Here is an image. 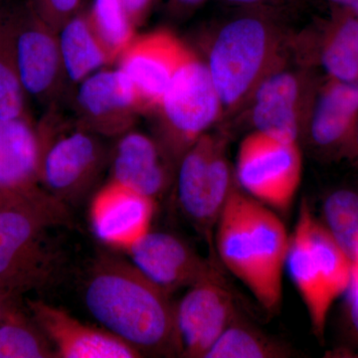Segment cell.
Listing matches in <instances>:
<instances>
[{
	"label": "cell",
	"mask_w": 358,
	"mask_h": 358,
	"mask_svg": "<svg viewBox=\"0 0 358 358\" xmlns=\"http://www.w3.org/2000/svg\"><path fill=\"white\" fill-rule=\"evenodd\" d=\"M15 305V301L0 291V322L6 317V313Z\"/></svg>",
	"instance_id": "cell-35"
},
{
	"label": "cell",
	"mask_w": 358,
	"mask_h": 358,
	"mask_svg": "<svg viewBox=\"0 0 358 358\" xmlns=\"http://www.w3.org/2000/svg\"><path fill=\"white\" fill-rule=\"evenodd\" d=\"M25 199H29V197L23 196V195L16 194V193L0 189V208H3V207L8 206V205L15 203V202Z\"/></svg>",
	"instance_id": "cell-34"
},
{
	"label": "cell",
	"mask_w": 358,
	"mask_h": 358,
	"mask_svg": "<svg viewBox=\"0 0 358 358\" xmlns=\"http://www.w3.org/2000/svg\"><path fill=\"white\" fill-rule=\"evenodd\" d=\"M56 357L50 341L14 305L0 322V358Z\"/></svg>",
	"instance_id": "cell-25"
},
{
	"label": "cell",
	"mask_w": 358,
	"mask_h": 358,
	"mask_svg": "<svg viewBox=\"0 0 358 358\" xmlns=\"http://www.w3.org/2000/svg\"><path fill=\"white\" fill-rule=\"evenodd\" d=\"M154 213L155 199L113 180L96 192L90 206L96 236L124 251L150 232Z\"/></svg>",
	"instance_id": "cell-19"
},
{
	"label": "cell",
	"mask_w": 358,
	"mask_h": 358,
	"mask_svg": "<svg viewBox=\"0 0 358 358\" xmlns=\"http://www.w3.org/2000/svg\"><path fill=\"white\" fill-rule=\"evenodd\" d=\"M90 24L110 62H117L136 35V26L121 0H93L87 10Z\"/></svg>",
	"instance_id": "cell-24"
},
{
	"label": "cell",
	"mask_w": 358,
	"mask_h": 358,
	"mask_svg": "<svg viewBox=\"0 0 358 358\" xmlns=\"http://www.w3.org/2000/svg\"><path fill=\"white\" fill-rule=\"evenodd\" d=\"M291 350L238 315L204 358H282Z\"/></svg>",
	"instance_id": "cell-23"
},
{
	"label": "cell",
	"mask_w": 358,
	"mask_h": 358,
	"mask_svg": "<svg viewBox=\"0 0 358 358\" xmlns=\"http://www.w3.org/2000/svg\"><path fill=\"white\" fill-rule=\"evenodd\" d=\"M176 181L183 213L209 239L237 185L227 157V138L209 131L200 136L178 162Z\"/></svg>",
	"instance_id": "cell-9"
},
{
	"label": "cell",
	"mask_w": 358,
	"mask_h": 358,
	"mask_svg": "<svg viewBox=\"0 0 358 358\" xmlns=\"http://www.w3.org/2000/svg\"><path fill=\"white\" fill-rule=\"evenodd\" d=\"M33 322L50 341L56 358H138L134 346L115 334L83 324L62 308L41 300H28Z\"/></svg>",
	"instance_id": "cell-18"
},
{
	"label": "cell",
	"mask_w": 358,
	"mask_h": 358,
	"mask_svg": "<svg viewBox=\"0 0 358 358\" xmlns=\"http://www.w3.org/2000/svg\"><path fill=\"white\" fill-rule=\"evenodd\" d=\"M289 241L278 212L235 185L214 228L216 253L270 315L281 308Z\"/></svg>",
	"instance_id": "cell-3"
},
{
	"label": "cell",
	"mask_w": 358,
	"mask_h": 358,
	"mask_svg": "<svg viewBox=\"0 0 358 358\" xmlns=\"http://www.w3.org/2000/svg\"><path fill=\"white\" fill-rule=\"evenodd\" d=\"M36 129L42 187L62 203L77 201L95 183L107 162L101 136L66 119L55 106L47 109Z\"/></svg>",
	"instance_id": "cell-7"
},
{
	"label": "cell",
	"mask_w": 358,
	"mask_h": 358,
	"mask_svg": "<svg viewBox=\"0 0 358 358\" xmlns=\"http://www.w3.org/2000/svg\"><path fill=\"white\" fill-rule=\"evenodd\" d=\"M348 312L350 326L358 338V278L352 277L348 289Z\"/></svg>",
	"instance_id": "cell-32"
},
{
	"label": "cell",
	"mask_w": 358,
	"mask_h": 358,
	"mask_svg": "<svg viewBox=\"0 0 358 358\" xmlns=\"http://www.w3.org/2000/svg\"><path fill=\"white\" fill-rule=\"evenodd\" d=\"M228 6L235 8H252V7H263V8L282 9L296 3L298 0H221Z\"/></svg>",
	"instance_id": "cell-31"
},
{
	"label": "cell",
	"mask_w": 358,
	"mask_h": 358,
	"mask_svg": "<svg viewBox=\"0 0 358 358\" xmlns=\"http://www.w3.org/2000/svg\"><path fill=\"white\" fill-rule=\"evenodd\" d=\"M350 155H355V157H357L358 159V124L357 131H355V141H353L352 152H350Z\"/></svg>",
	"instance_id": "cell-36"
},
{
	"label": "cell",
	"mask_w": 358,
	"mask_h": 358,
	"mask_svg": "<svg viewBox=\"0 0 358 358\" xmlns=\"http://www.w3.org/2000/svg\"><path fill=\"white\" fill-rule=\"evenodd\" d=\"M6 17L26 95L47 109L56 106L67 86L58 33L40 20L26 0L20 6H8Z\"/></svg>",
	"instance_id": "cell-11"
},
{
	"label": "cell",
	"mask_w": 358,
	"mask_h": 358,
	"mask_svg": "<svg viewBox=\"0 0 358 358\" xmlns=\"http://www.w3.org/2000/svg\"><path fill=\"white\" fill-rule=\"evenodd\" d=\"M8 6V0H0V15L3 13V11L6 10V7Z\"/></svg>",
	"instance_id": "cell-37"
},
{
	"label": "cell",
	"mask_w": 358,
	"mask_h": 358,
	"mask_svg": "<svg viewBox=\"0 0 358 358\" xmlns=\"http://www.w3.org/2000/svg\"><path fill=\"white\" fill-rule=\"evenodd\" d=\"M152 115L155 138L176 167L200 136L224 119L222 103L203 59L192 49Z\"/></svg>",
	"instance_id": "cell-6"
},
{
	"label": "cell",
	"mask_w": 358,
	"mask_h": 358,
	"mask_svg": "<svg viewBox=\"0 0 358 358\" xmlns=\"http://www.w3.org/2000/svg\"><path fill=\"white\" fill-rule=\"evenodd\" d=\"M292 56L298 64L315 68L324 77L358 80V17L333 9L327 20L293 33Z\"/></svg>",
	"instance_id": "cell-15"
},
{
	"label": "cell",
	"mask_w": 358,
	"mask_h": 358,
	"mask_svg": "<svg viewBox=\"0 0 358 358\" xmlns=\"http://www.w3.org/2000/svg\"><path fill=\"white\" fill-rule=\"evenodd\" d=\"M6 9L0 15V120L29 117L28 96L18 75L7 29Z\"/></svg>",
	"instance_id": "cell-27"
},
{
	"label": "cell",
	"mask_w": 358,
	"mask_h": 358,
	"mask_svg": "<svg viewBox=\"0 0 358 358\" xmlns=\"http://www.w3.org/2000/svg\"><path fill=\"white\" fill-rule=\"evenodd\" d=\"M69 221L66 204L51 195L0 208V291L16 301L51 281L60 259L49 231Z\"/></svg>",
	"instance_id": "cell-4"
},
{
	"label": "cell",
	"mask_w": 358,
	"mask_h": 358,
	"mask_svg": "<svg viewBox=\"0 0 358 358\" xmlns=\"http://www.w3.org/2000/svg\"><path fill=\"white\" fill-rule=\"evenodd\" d=\"M83 294L85 305L103 329L141 355H180L169 293L133 263L101 256L90 270Z\"/></svg>",
	"instance_id": "cell-1"
},
{
	"label": "cell",
	"mask_w": 358,
	"mask_h": 358,
	"mask_svg": "<svg viewBox=\"0 0 358 358\" xmlns=\"http://www.w3.org/2000/svg\"><path fill=\"white\" fill-rule=\"evenodd\" d=\"M59 46L67 85L78 86L86 78L112 64L92 29L86 11H79L58 31Z\"/></svg>",
	"instance_id": "cell-22"
},
{
	"label": "cell",
	"mask_w": 358,
	"mask_h": 358,
	"mask_svg": "<svg viewBox=\"0 0 358 358\" xmlns=\"http://www.w3.org/2000/svg\"><path fill=\"white\" fill-rule=\"evenodd\" d=\"M41 148L29 117L0 120V189L29 199L48 194L40 183Z\"/></svg>",
	"instance_id": "cell-21"
},
{
	"label": "cell",
	"mask_w": 358,
	"mask_h": 358,
	"mask_svg": "<svg viewBox=\"0 0 358 358\" xmlns=\"http://www.w3.org/2000/svg\"><path fill=\"white\" fill-rule=\"evenodd\" d=\"M174 171L176 167L155 138L133 129L120 136L110 180L155 200L171 185Z\"/></svg>",
	"instance_id": "cell-20"
},
{
	"label": "cell",
	"mask_w": 358,
	"mask_h": 358,
	"mask_svg": "<svg viewBox=\"0 0 358 358\" xmlns=\"http://www.w3.org/2000/svg\"><path fill=\"white\" fill-rule=\"evenodd\" d=\"M336 10L358 17V0H327Z\"/></svg>",
	"instance_id": "cell-33"
},
{
	"label": "cell",
	"mask_w": 358,
	"mask_h": 358,
	"mask_svg": "<svg viewBox=\"0 0 358 358\" xmlns=\"http://www.w3.org/2000/svg\"><path fill=\"white\" fill-rule=\"evenodd\" d=\"M238 315L236 301L222 274L189 287L176 306L180 357L204 358Z\"/></svg>",
	"instance_id": "cell-13"
},
{
	"label": "cell",
	"mask_w": 358,
	"mask_h": 358,
	"mask_svg": "<svg viewBox=\"0 0 358 358\" xmlns=\"http://www.w3.org/2000/svg\"><path fill=\"white\" fill-rule=\"evenodd\" d=\"M322 77L315 68L289 61L257 87L238 115L252 131L301 143Z\"/></svg>",
	"instance_id": "cell-10"
},
{
	"label": "cell",
	"mask_w": 358,
	"mask_h": 358,
	"mask_svg": "<svg viewBox=\"0 0 358 358\" xmlns=\"http://www.w3.org/2000/svg\"><path fill=\"white\" fill-rule=\"evenodd\" d=\"M286 268L307 308L313 333L322 338L331 306L352 282V263L305 200L289 236Z\"/></svg>",
	"instance_id": "cell-5"
},
{
	"label": "cell",
	"mask_w": 358,
	"mask_h": 358,
	"mask_svg": "<svg viewBox=\"0 0 358 358\" xmlns=\"http://www.w3.org/2000/svg\"><path fill=\"white\" fill-rule=\"evenodd\" d=\"M208 0H166L167 13L174 20H183L192 15Z\"/></svg>",
	"instance_id": "cell-30"
},
{
	"label": "cell",
	"mask_w": 358,
	"mask_h": 358,
	"mask_svg": "<svg viewBox=\"0 0 358 358\" xmlns=\"http://www.w3.org/2000/svg\"><path fill=\"white\" fill-rule=\"evenodd\" d=\"M73 98L77 126L101 138H120L143 115L133 85L119 68L96 71L78 85Z\"/></svg>",
	"instance_id": "cell-12"
},
{
	"label": "cell",
	"mask_w": 358,
	"mask_h": 358,
	"mask_svg": "<svg viewBox=\"0 0 358 358\" xmlns=\"http://www.w3.org/2000/svg\"><path fill=\"white\" fill-rule=\"evenodd\" d=\"M189 47L166 29L136 36L117 58V68L133 85L141 114L152 115Z\"/></svg>",
	"instance_id": "cell-14"
},
{
	"label": "cell",
	"mask_w": 358,
	"mask_h": 358,
	"mask_svg": "<svg viewBox=\"0 0 358 358\" xmlns=\"http://www.w3.org/2000/svg\"><path fill=\"white\" fill-rule=\"evenodd\" d=\"M30 8L58 33L80 11L82 0H26Z\"/></svg>",
	"instance_id": "cell-28"
},
{
	"label": "cell",
	"mask_w": 358,
	"mask_h": 358,
	"mask_svg": "<svg viewBox=\"0 0 358 358\" xmlns=\"http://www.w3.org/2000/svg\"><path fill=\"white\" fill-rule=\"evenodd\" d=\"M234 176L245 193L278 213H286L303 178L301 143L251 131L240 143Z\"/></svg>",
	"instance_id": "cell-8"
},
{
	"label": "cell",
	"mask_w": 358,
	"mask_h": 358,
	"mask_svg": "<svg viewBox=\"0 0 358 358\" xmlns=\"http://www.w3.org/2000/svg\"><path fill=\"white\" fill-rule=\"evenodd\" d=\"M357 124L358 80L322 77L301 143L324 157L350 155Z\"/></svg>",
	"instance_id": "cell-16"
},
{
	"label": "cell",
	"mask_w": 358,
	"mask_h": 358,
	"mask_svg": "<svg viewBox=\"0 0 358 358\" xmlns=\"http://www.w3.org/2000/svg\"><path fill=\"white\" fill-rule=\"evenodd\" d=\"M136 28L148 20L157 0H121Z\"/></svg>",
	"instance_id": "cell-29"
},
{
	"label": "cell",
	"mask_w": 358,
	"mask_h": 358,
	"mask_svg": "<svg viewBox=\"0 0 358 358\" xmlns=\"http://www.w3.org/2000/svg\"><path fill=\"white\" fill-rule=\"evenodd\" d=\"M324 227L352 263L358 256V193L338 189L327 197L322 206Z\"/></svg>",
	"instance_id": "cell-26"
},
{
	"label": "cell",
	"mask_w": 358,
	"mask_h": 358,
	"mask_svg": "<svg viewBox=\"0 0 358 358\" xmlns=\"http://www.w3.org/2000/svg\"><path fill=\"white\" fill-rule=\"evenodd\" d=\"M212 30L203 59L223 107L238 115L264 80L293 60V33L280 9L237 8Z\"/></svg>",
	"instance_id": "cell-2"
},
{
	"label": "cell",
	"mask_w": 358,
	"mask_h": 358,
	"mask_svg": "<svg viewBox=\"0 0 358 358\" xmlns=\"http://www.w3.org/2000/svg\"><path fill=\"white\" fill-rule=\"evenodd\" d=\"M131 263L167 293L221 274L211 261L166 232H150L128 250Z\"/></svg>",
	"instance_id": "cell-17"
}]
</instances>
